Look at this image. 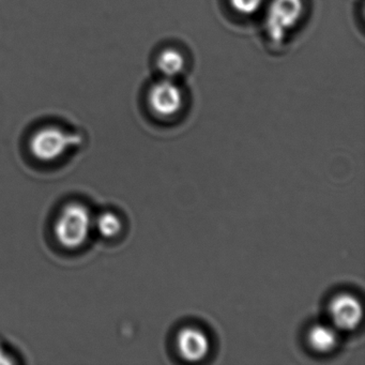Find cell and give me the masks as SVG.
<instances>
[{"mask_svg":"<svg viewBox=\"0 0 365 365\" xmlns=\"http://www.w3.org/2000/svg\"><path fill=\"white\" fill-rule=\"evenodd\" d=\"M91 226L93 219L88 208L81 202H69L61 209L55 222V236L61 247L78 249L88 239Z\"/></svg>","mask_w":365,"mask_h":365,"instance_id":"6da1fadb","label":"cell"},{"mask_svg":"<svg viewBox=\"0 0 365 365\" xmlns=\"http://www.w3.org/2000/svg\"><path fill=\"white\" fill-rule=\"evenodd\" d=\"M304 14V0H271L264 18V29L269 40L282 46L300 24Z\"/></svg>","mask_w":365,"mask_h":365,"instance_id":"7a4b0ae2","label":"cell"},{"mask_svg":"<svg viewBox=\"0 0 365 365\" xmlns=\"http://www.w3.org/2000/svg\"><path fill=\"white\" fill-rule=\"evenodd\" d=\"M82 143L81 136L68 133L56 127L38 130L29 142L31 155L42 162H52L63 157L68 149Z\"/></svg>","mask_w":365,"mask_h":365,"instance_id":"3957f363","label":"cell"},{"mask_svg":"<svg viewBox=\"0 0 365 365\" xmlns=\"http://www.w3.org/2000/svg\"><path fill=\"white\" fill-rule=\"evenodd\" d=\"M149 108L160 118H172L182 110L185 93L181 87L170 78L158 81L147 93Z\"/></svg>","mask_w":365,"mask_h":365,"instance_id":"277c9868","label":"cell"},{"mask_svg":"<svg viewBox=\"0 0 365 365\" xmlns=\"http://www.w3.org/2000/svg\"><path fill=\"white\" fill-rule=\"evenodd\" d=\"M333 326L337 330H354L360 324L363 317V307L354 294L343 292L337 294L329 307Z\"/></svg>","mask_w":365,"mask_h":365,"instance_id":"5b68a950","label":"cell"},{"mask_svg":"<svg viewBox=\"0 0 365 365\" xmlns=\"http://www.w3.org/2000/svg\"><path fill=\"white\" fill-rule=\"evenodd\" d=\"M177 350L183 360L187 362H200L210 351L208 335L196 327H185L177 335Z\"/></svg>","mask_w":365,"mask_h":365,"instance_id":"8992f818","label":"cell"},{"mask_svg":"<svg viewBox=\"0 0 365 365\" xmlns=\"http://www.w3.org/2000/svg\"><path fill=\"white\" fill-rule=\"evenodd\" d=\"M309 346L319 354L332 351L339 344V333L334 326L317 324L312 327L307 334Z\"/></svg>","mask_w":365,"mask_h":365,"instance_id":"52a82bcc","label":"cell"},{"mask_svg":"<svg viewBox=\"0 0 365 365\" xmlns=\"http://www.w3.org/2000/svg\"><path fill=\"white\" fill-rule=\"evenodd\" d=\"M155 65L163 78L174 80L185 71V55L178 48H164L158 55Z\"/></svg>","mask_w":365,"mask_h":365,"instance_id":"ba28073f","label":"cell"},{"mask_svg":"<svg viewBox=\"0 0 365 365\" xmlns=\"http://www.w3.org/2000/svg\"><path fill=\"white\" fill-rule=\"evenodd\" d=\"M95 225L98 232L104 238H114L118 236L123 230V222L120 217L110 211L101 213L96 219Z\"/></svg>","mask_w":365,"mask_h":365,"instance_id":"9c48e42d","label":"cell"},{"mask_svg":"<svg viewBox=\"0 0 365 365\" xmlns=\"http://www.w3.org/2000/svg\"><path fill=\"white\" fill-rule=\"evenodd\" d=\"M228 3L236 14L251 16L262 9L264 0H228Z\"/></svg>","mask_w":365,"mask_h":365,"instance_id":"30bf717a","label":"cell"}]
</instances>
